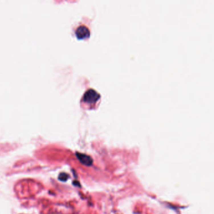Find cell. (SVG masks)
<instances>
[{
	"mask_svg": "<svg viewBox=\"0 0 214 214\" xmlns=\"http://www.w3.org/2000/svg\"><path fill=\"white\" fill-rule=\"evenodd\" d=\"M76 155L77 157V159L83 165L87 166H91L92 164V159L89 156L80 153H77Z\"/></svg>",
	"mask_w": 214,
	"mask_h": 214,
	"instance_id": "3957f363",
	"label": "cell"
},
{
	"mask_svg": "<svg viewBox=\"0 0 214 214\" xmlns=\"http://www.w3.org/2000/svg\"><path fill=\"white\" fill-rule=\"evenodd\" d=\"M90 35L89 30L87 28L84 26L79 27L76 31V36L79 40L87 38Z\"/></svg>",
	"mask_w": 214,
	"mask_h": 214,
	"instance_id": "7a4b0ae2",
	"label": "cell"
},
{
	"mask_svg": "<svg viewBox=\"0 0 214 214\" xmlns=\"http://www.w3.org/2000/svg\"><path fill=\"white\" fill-rule=\"evenodd\" d=\"M100 98V95L94 90H89L83 95V101L85 103L89 104H94L96 103Z\"/></svg>",
	"mask_w": 214,
	"mask_h": 214,
	"instance_id": "6da1fadb",
	"label": "cell"
}]
</instances>
